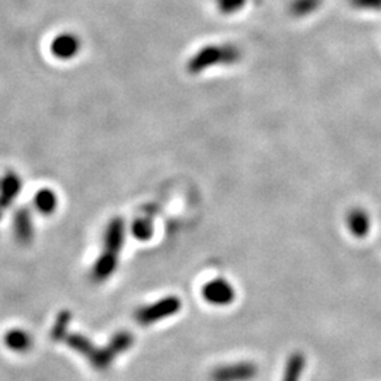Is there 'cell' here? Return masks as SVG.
I'll return each instance as SVG.
<instances>
[{"mask_svg":"<svg viewBox=\"0 0 381 381\" xmlns=\"http://www.w3.org/2000/svg\"><path fill=\"white\" fill-rule=\"evenodd\" d=\"M181 310V300L178 297H165L154 304L140 308L136 314V319L141 325H151L161 319H165Z\"/></svg>","mask_w":381,"mask_h":381,"instance_id":"obj_1","label":"cell"},{"mask_svg":"<svg viewBox=\"0 0 381 381\" xmlns=\"http://www.w3.org/2000/svg\"><path fill=\"white\" fill-rule=\"evenodd\" d=\"M202 296L209 304L216 307H225L235 300V289L225 278H216L205 285Z\"/></svg>","mask_w":381,"mask_h":381,"instance_id":"obj_2","label":"cell"},{"mask_svg":"<svg viewBox=\"0 0 381 381\" xmlns=\"http://www.w3.org/2000/svg\"><path fill=\"white\" fill-rule=\"evenodd\" d=\"M257 374V366L250 361L222 366L214 370L212 381H250Z\"/></svg>","mask_w":381,"mask_h":381,"instance_id":"obj_3","label":"cell"},{"mask_svg":"<svg viewBox=\"0 0 381 381\" xmlns=\"http://www.w3.org/2000/svg\"><path fill=\"white\" fill-rule=\"evenodd\" d=\"M22 189L20 176L9 171L0 178V208H9Z\"/></svg>","mask_w":381,"mask_h":381,"instance_id":"obj_4","label":"cell"},{"mask_svg":"<svg viewBox=\"0 0 381 381\" xmlns=\"http://www.w3.org/2000/svg\"><path fill=\"white\" fill-rule=\"evenodd\" d=\"M105 251L119 254L125 243V222L120 218H115L109 222L105 232Z\"/></svg>","mask_w":381,"mask_h":381,"instance_id":"obj_5","label":"cell"},{"mask_svg":"<svg viewBox=\"0 0 381 381\" xmlns=\"http://www.w3.org/2000/svg\"><path fill=\"white\" fill-rule=\"evenodd\" d=\"M13 226H15L16 239L20 243L27 244V243H30L33 240V236H34L33 219H32L30 212L26 208H22L15 214Z\"/></svg>","mask_w":381,"mask_h":381,"instance_id":"obj_6","label":"cell"},{"mask_svg":"<svg viewBox=\"0 0 381 381\" xmlns=\"http://www.w3.org/2000/svg\"><path fill=\"white\" fill-rule=\"evenodd\" d=\"M118 267V256L109 251H104L92 268V278L97 282H104L112 277Z\"/></svg>","mask_w":381,"mask_h":381,"instance_id":"obj_7","label":"cell"},{"mask_svg":"<svg viewBox=\"0 0 381 381\" xmlns=\"http://www.w3.org/2000/svg\"><path fill=\"white\" fill-rule=\"evenodd\" d=\"M5 343L13 352L25 353V352L30 350V347L33 345V339L23 329H13V331L8 332V335L5 336Z\"/></svg>","mask_w":381,"mask_h":381,"instance_id":"obj_8","label":"cell"},{"mask_svg":"<svg viewBox=\"0 0 381 381\" xmlns=\"http://www.w3.org/2000/svg\"><path fill=\"white\" fill-rule=\"evenodd\" d=\"M34 207L43 215H51L58 207V198L53 189H40L34 197Z\"/></svg>","mask_w":381,"mask_h":381,"instance_id":"obj_9","label":"cell"},{"mask_svg":"<svg viewBox=\"0 0 381 381\" xmlns=\"http://www.w3.org/2000/svg\"><path fill=\"white\" fill-rule=\"evenodd\" d=\"M305 368V357L303 353H294L287 361L282 381H300Z\"/></svg>","mask_w":381,"mask_h":381,"instance_id":"obj_10","label":"cell"},{"mask_svg":"<svg viewBox=\"0 0 381 381\" xmlns=\"http://www.w3.org/2000/svg\"><path fill=\"white\" fill-rule=\"evenodd\" d=\"M64 340L67 342V345H68L69 347H72L75 352H78V353H81L82 356H85L88 360H89L90 356L93 354L95 349H97V347H95V346L92 345V342H90L89 339H86V338H83L82 335H78V333L68 335Z\"/></svg>","mask_w":381,"mask_h":381,"instance_id":"obj_11","label":"cell"},{"mask_svg":"<svg viewBox=\"0 0 381 381\" xmlns=\"http://www.w3.org/2000/svg\"><path fill=\"white\" fill-rule=\"evenodd\" d=\"M350 230L356 236H363L368 230V218L361 211H353L347 219Z\"/></svg>","mask_w":381,"mask_h":381,"instance_id":"obj_12","label":"cell"},{"mask_svg":"<svg viewBox=\"0 0 381 381\" xmlns=\"http://www.w3.org/2000/svg\"><path fill=\"white\" fill-rule=\"evenodd\" d=\"M69 321H71V314L68 311H62L58 315V318L53 326V331H51L53 340L58 342V340H64L67 338V328H68Z\"/></svg>","mask_w":381,"mask_h":381,"instance_id":"obj_13","label":"cell"},{"mask_svg":"<svg viewBox=\"0 0 381 381\" xmlns=\"http://www.w3.org/2000/svg\"><path fill=\"white\" fill-rule=\"evenodd\" d=\"M132 345H133V336L129 332H120V333L115 335V338L111 340L109 347L118 356V354L126 352Z\"/></svg>","mask_w":381,"mask_h":381,"instance_id":"obj_14","label":"cell"},{"mask_svg":"<svg viewBox=\"0 0 381 381\" xmlns=\"http://www.w3.org/2000/svg\"><path fill=\"white\" fill-rule=\"evenodd\" d=\"M133 235L139 240H147L153 235V225L147 219H137L133 225Z\"/></svg>","mask_w":381,"mask_h":381,"instance_id":"obj_15","label":"cell"}]
</instances>
